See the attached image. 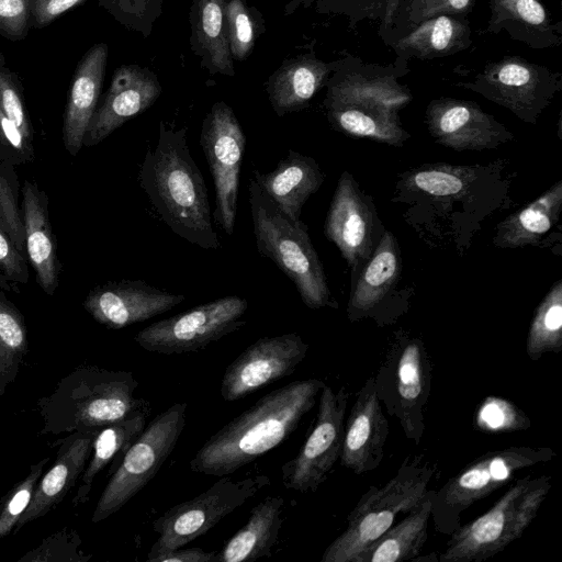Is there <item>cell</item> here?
Returning <instances> with one entry per match:
<instances>
[{"mask_svg": "<svg viewBox=\"0 0 562 562\" xmlns=\"http://www.w3.org/2000/svg\"><path fill=\"white\" fill-rule=\"evenodd\" d=\"M504 161L487 166L424 164L400 176L393 201L406 204L408 223L427 232L441 225L436 234L451 235L467 249L470 240L464 222L473 235L479 225L496 210L508 207L509 178Z\"/></svg>", "mask_w": 562, "mask_h": 562, "instance_id": "cell-1", "label": "cell"}, {"mask_svg": "<svg viewBox=\"0 0 562 562\" xmlns=\"http://www.w3.org/2000/svg\"><path fill=\"white\" fill-rule=\"evenodd\" d=\"M407 72V61L397 57L386 66L352 55L338 59L325 86L324 106L331 126L348 136L403 146L411 135L398 113L413 97L398 78Z\"/></svg>", "mask_w": 562, "mask_h": 562, "instance_id": "cell-2", "label": "cell"}, {"mask_svg": "<svg viewBox=\"0 0 562 562\" xmlns=\"http://www.w3.org/2000/svg\"><path fill=\"white\" fill-rule=\"evenodd\" d=\"M324 385L308 378L263 395L204 442L190 461V470L221 477L249 464L295 431Z\"/></svg>", "mask_w": 562, "mask_h": 562, "instance_id": "cell-3", "label": "cell"}, {"mask_svg": "<svg viewBox=\"0 0 562 562\" xmlns=\"http://www.w3.org/2000/svg\"><path fill=\"white\" fill-rule=\"evenodd\" d=\"M138 182L175 234L205 250L221 248L212 225L207 188L190 154L186 127L160 121L157 144L145 154Z\"/></svg>", "mask_w": 562, "mask_h": 562, "instance_id": "cell-4", "label": "cell"}, {"mask_svg": "<svg viewBox=\"0 0 562 562\" xmlns=\"http://www.w3.org/2000/svg\"><path fill=\"white\" fill-rule=\"evenodd\" d=\"M137 380L130 371L82 366L64 376L37 405L43 418L41 434L100 429L149 406L136 398Z\"/></svg>", "mask_w": 562, "mask_h": 562, "instance_id": "cell-5", "label": "cell"}, {"mask_svg": "<svg viewBox=\"0 0 562 562\" xmlns=\"http://www.w3.org/2000/svg\"><path fill=\"white\" fill-rule=\"evenodd\" d=\"M248 193L259 254L272 260L293 282L308 308H337L307 226L282 212L254 178L249 179Z\"/></svg>", "mask_w": 562, "mask_h": 562, "instance_id": "cell-6", "label": "cell"}, {"mask_svg": "<svg viewBox=\"0 0 562 562\" xmlns=\"http://www.w3.org/2000/svg\"><path fill=\"white\" fill-rule=\"evenodd\" d=\"M436 471L420 456L408 457L383 486L371 485L348 514L346 529L327 546L321 561L353 562L400 515L407 514L425 498Z\"/></svg>", "mask_w": 562, "mask_h": 562, "instance_id": "cell-7", "label": "cell"}, {"mask_svg": "<svg viewBox=\"0 0 562 562\" xmlns=\"http://www.w3.org/2000/svg\"><path fill=\"white\" fill-rule=\"evenodd\" d=\"M551 488V476H521L483 515L460 525L439 554V562H483L519 539Z\"/></svg>", "mask_w": 562, "mask_h": 562, "instance_id": "cell-8", "label": "cell"}, {"mask_svg": "<svg viewBox=\"0 0 562 562\" xmlns=\"http://www.w3.org/2000/svg\"><path fill=\"white\" fill-rule=\"evenodd\" d=\"M557 457L549 447L510 446L482 454L434 490L430 518L436 531L449 536L474 503L508 484L519 471Z\"/></svg>", "mask_w": 562, "mask_h": 562, "instance_id": "cell-9", "label": "cell"}, {"mask_svg": "<svg viewBox=\"0 0 562 562\" xmlns=\"http://www.w3.org/2000/svg\"><path fill=\"white\" fill-rule=\"evenodd\" d=\"M431 381L432 364L424 341L403 330L394 333L374 386L381 404L415 445L420 443L425 432Z\"/></svg>", "mask_w": 562, "mask_h": 562, "instance_id": "cell-10", "label": "cell"}, {"mask_svg": "<svg viewBox=\"0 0 562 562\" xmlns=\"http://www.w3.org/2000/svg\"><path fill=\"white\" fill-rule=\"evenodd\" d=\"M187 403H175L158 414L126 450L92 514L99 522L119 512L150 480L173 451L186 425Z\"/></svg>", "mask_w": 562, "mask_h": 562, "instance_id": "cell-11", "label": "cell"}, {"mask_svg": "<svg viewBox=\"0 0 562 562\" xmlns=\"http://www.w3.org/2000/svg\"><path fill=\"white\" fill-rule=\"evenodd\" d=\"M269 484L266 475L248 476L238 481L229 475L221 476L194 498L169 508L153 521V529L158 538L146 561L153 562L156 557L182 548L203 536Z\"/></svg>", "mask_w": 562, "mask_h": 562, "instance_id": "cell-12", "label": "cell"}, {"mask_svg": "<svg viewBox=\"0 0 562 562\" xmlns=\"http://www.w3.org/2000/svg\"><path fill=\"white\" fill-rule=\"evenodd\" d=\"M458 86L504 106L526 123L536 124L562 90V74L520 56H505L488 61L472 81Z\"/></svg>", "mask_w": 562, "mask_h": 562, "instance_id": "cell-13", "label": "cell"}, {"mask_svg": "<svg viewBox=\"0 0 562 562\" xmlns=\"http://www.w3.org/2000/svg\"><path fill=\"white\" fill-rule=\"evenodd\" d=\"M247 308L246 299L224 296L155 322L139 330L134 340L150 352H195L244 327Z\"/></svg>", "mask_w": 562, "mask_h": 562, "instance_id": "cell-14", "label": "cell"}, {"mask_svg": "<svg viewBox=\"0 0 562 562\" xmlns=\"http://www.w3.org/2000/svg\"><path fill=\"white\" fill-rule=\"evenodd\" d=\"M245 144V134L233 109L222 101L214 103L203 120L200 145L215 188L214 218L228 236L235 227Z\"/></svg>", "mask_w": 562, "mask_h": 562, "instance_id": "cell-15", "label": "cell"}, {"mask_svg": "<svg viewBox=\"0 0 562 562\" xmlns=\"http://www.w3.org/2000/svg\"><path fill=\"white\" fill-rule=\"evenodd\" d=\"M349 393L324 385L315 425L296 457L282 465V483L300 493L316 492L340 458Z\"/></svg>", "mask_w": 562, "mask_h": 562, "instance_id": "cell-16", "label": "cell"}, {"mask_svg": "<svg viewBox=\"0 0 562 562\" xmlns=\"http://www.w3.org/2000/svg\"><path fill=\"white\" fill-rule=\"evenodd\" d=\"M384 233L372 199L344 171L338 180L324 225L325 236L359 274Z\"/></svg>", "mask_w": 562, "mask_h": 562, "instance_id": "cell-17", "label": "cell"}, {"mask_svg": "<svg viewBox=\"0 0 562 562\" xmlns=\"http://www.w3.org/2000/svg\"><path fill=\"white\" fill-rule=\"evenodd\" d=\"M307 350L308 344L296 333L256 340L226 368L221 382L222 397L237 401L291 375Z\"/></svg>", "mask_w": 562, "mask_h": 562, "instance_id": "cell-18", "label": "cell"}, {"mask_svg": "<svg viewBox=\"0 0 562 562\" xmlns=\"http://www.w3.org/2000/svg\"><path fill=\"white\" fill-rule=\"evenodd\" d=\"M425 117L436 143L458 151L493 149L514 138L504 124L469 100L435 99Z\"/></svg>", "mask_w": 562, "mask_h": 562, "instance_id": "cell-19", "label": "cell"}, {"mask_svg": "<svg viewBox=\"0 0 562 562\" xmlns=\"http://www.w3.org/2000/svg\"><path fill=\"white\" fill-rule=\"evenodd\" d=\"M402 271L393 233L384 231L373 254L355 279L347 306L350 322L372 318L379 326L393 324L404 312L391 301Z\"/></svg>", "mask_w": 562, "mask_h": 562, "instance_id": "cell-20", "label": "cell"}, {"mask_svg": "<svg viewBox=\"0 0 562 562\" xmlns=\"http://www.w3.org/2000/svg\"><path fill=\"white\" fill-rule=\"evenodd\" d=\"M184 300V294L159 290L142 280H121L91 290L83 307L101 325L121 329L166 313Z\"/></svg>", "mask_w": 562, "mask_h": 562, "instance_id": "cell-21", "label": "cell"}, {"mask_svg": "<svg viewBox=\"0 0 562 562\" xmlns=\"http://www.w3.org/2000/svg\"><path fill=\"white\" fill-rule=\"evenodd\" d=\"M161 91L157 76L149 69L137 65L117 68L102 104L90 121L83 145L102 142L126 121L151 106Z\"/></svg>", "mask_w": 562, "mask_h": 562, "instance_id": "cell-22", "label": "cell"}, {"mask_svg": "<svg viewBox=\"0 0 562 562\" xmlns=\"http://www.w3.org/2000/svg\"><path fill=\"white\" fill-rule=\"evenodd\" d=\"M389 436V422L378 398L374 376H369L357 393L344 427L340 463L355 474L379 468Z\"/></svg>", "mask_w": 562, "mask_h": 562, "instance_id": "cell-23", "label": "cell"}, {"mask_svg": "<svg viewBox=\"0 0 562 562\" xmlns=\"http://www.w3.org/2000/svg\"><path fill=\"white\" fill-rule=\"evenodd\" d=\"M99 429L75 431L60 441L53 467L38 481L34 495L21 515L14 533L24 525L45 516L65 498L81 477Z\"/></svg>", "mask_w": 562, "mask_h": 562, "instance_id": "cell-24", "label": "cell"}, {"mask_svg": "<svg viewBox=\"0 0 562 562\" xmlns=\"http://www.w3.org/2000/svg\"><path fill=\"white\" fill-rule=\"evenodd\" d=\"M472 32L464 15H438L417 25L403 29V33L380 35L397 58L429 60L458 54L472 44Z\"/></svg>", "mask_w": 562, "mask_h": 562, "instance_id": "cell-25", "label": "cell"}, {"mask_svg": "<svg viewBox=\"0 0 562 562\" xmlns=\"http://www.w3.org/2000/svg\"><path fill=\"white\" fill-rule=\"evenodd\" d=\"M21 193L26 258L38 285L53 295L58 286L60 263L48 216V198L36 182L30 180L24 181Z\"/></svg>", "mask_w": 562, "mask_h": 562, "instance_id": "cell-26", "label": "cell"}, {"mask_svg": "<svg viewBox=\"0 0 562 562\" xmlns=\"http://www.w3.org/2000/svg\"><path fill=\"white\" fill-rule=\"evenodd\" d=\"M106 58V44H95L86 53L76 70L63 122L64 146L71 156H76L83 146L85 135L97 110Z\"/></svg>", "mask_w": 562, "mask_h": 562, "instance_id": "cell-27", "label": "cell"}, {"mask_svg": "<svg viewBox=\"0 0 562 562\" xmlns=\"http://www.w3.org/2000/svg\"><path fill=\"white\" fill-rule=\"evenodd\" d=\"M338 60L326 63L314 53L286 59L269 77L267 93L278 116L297 112L308 106L315 93L326 86Z\"/></svg>", "mask_w": 562, "mask_h": 562, "instance_id": "cell-28", "label": "cell"}, {"mask_svg": "<svg viewBox=\"0 0 562 562\" xmlns=\"http://www.w3.org/2000/svg\"><path fill=\"white\" fill-rule=\"evenodd\" d=\"M254 180L282 212L297 221L305 202L323 184L325 175L314 158L289 150L274 170L268 173L255 170Z\"/></svg>", "mask_w": 562, "mask_h": 562, "instance_id": "cell-29", "label": "cell"}, {"mask_svg": "<svg viewBox=\"0 0 562 562\" xmlns=\"http://www.w3.org/2000/svg\"><path fill=\"white\" fill-rule=\"evenodd\" d=\"M486 32L506 31L512 40L533 49L562 44V22H552L540 0H490Z\"/></svg>", "mask_w": 562, "mask_h": 562, "instance_id": "cell-30", "label": "cell"}, {"mask_svg": "<svg viewBox=\"0 0 562 562\" xmlns=\"http://www.w3.org/2000/svg\"><path fill=\"white\" fill-rule=\"evenodd\" d=\"M561 212L562 180H558L524 209L499 222L492 241L498 248L536 246L558 224Z\"/></svg>", "mask_w": 562, "mask_h": 562, "instance_id": "cell-31", "label": "cell"}, {"mask_svg": "<svg viewBox=\"0 0 562 562\" xmlns=\"http://www.w3.org/2000/svg\"><path fill=\"white\" fill-rule=\"evenodd\" d=\"M191 48L210 74L234 76L225 20V0H194L190 11Z\"/></svg>", "mask_w": 562, "mask_h": 562, "instance_id": "cell-32", "label": "cell"}, {"mask_svg": "<svg viewBox=\"0 0 562 562\" xmlns=\"http://www.w3.org/2000/svg\"><path fill=\"white\" fill-rule=\"evenodd\" d=\"M284 498L268 496L251 510L248 521L216 553V562H245L271 557L283 522Z\"/></svg>", "mask_w": 562, "mask_h": 562, "instance_id": "cell-33", "label": "cell"}, {"mask_svg": "<svg viewBox=\"0 0 562 562\" xmlns=\"http://www.w3.org/2000/svg\"><path fill=\"white\" fill-rule=\"evenodd\" d=\"M434 490L412 510L396 520L376 541L360 552L353 562H404L419 555L428 538Z\"/></svg>", "mask_w": 562, "mask_h": 562, "instance_id": "cell-34", "label": "cell"}, {"mask_svg": "<svg viewBox=\"0 0 562 562\" xmlns=\"http://www.w3.org/2000/svg\"><path fill=\"white\" fill-rule=\"evenodd\" d=\"M148 415L149 406H146L99 429L92 443L89 462L72 498L75 507L85 504L89 499L93 480L99 472L119 454H121V459L123 458L126 450L147 426Z\"/></svg>", "mask_w": 562, "mask_h": 562, "instance_id": "cell-35", "label": "cell"}, {"mask_svg": "<svg viewBox=\"0 0 562 562\" xmlns=\"http://www.w3.org/2000/svg\"><path fill=\"white\" fill-rule=\"evenodd\" d=\"M562 350V279H558L535 310L526 341L530 360Z\"/></svg>", "mask_w": 562, "mask_h": 562, "instance_id": "cell-36", "label": "cell"}, {"mask_svg": "<svg viewBox=\"0 0 562 562\" xmlns=\"http://www.w3.org/2000/svg\"><path fill=\"white\" fill-rule=\"evenodd\" d=\"M225 20L231 55L234 60H245L263 26L262 19L244 0H225Z\"/></svg>", "mask_w": 562, "mask_h": 562, "instance_id": "cell-37", "label": "cell"}, {"mask_svg": "<svg viewBox=\"0 0 562 562\" xmlns=\"http://www.w3.org/2000/svg\"><path fill=\"white\" fill-rule=\"evenodd\" d=\"M29 349L27 329L20 311L0 292V356L14 381Z\"/></svg>", "mask_w": 562, "mask_h": 562, "instance_id": "cell-38", "label": "cell"}, {"mask_svg": "<svg viewBox=\"0 0 562 562\" xmlns=\"http://www.w3.org/2000/svg\"><path fill=\"white\" fill-rule=\"evenodd\" d=\"M477 429L487 434H503L527 430L531 427L529 416L514 402L495 396H486L474 415Z\"/></svg>", "mask_w": 562, "mask_h": 562, "instance_id": "cell-39", "label": "cell"}, {"mask_svg": "<svg viewBox=\"0 0 562 562\" xmlns=\"http://www.w3.org/2000/svg\"><path fill=\"white\" fill-rule=\"evenodd\" d=\"M322 12H334L347 15L350 26L369 18L379 19L378 32L394 30L397 24L401 0H317Z\"/></svg>", "mask_w": 562, "mask_h": 562, "instance_id": "cell-40", "label": "cell"}, {"mask_svg": "<svg viewBox=\"0 0 562 562\" xmlns=\"http://www.w3.org/2000/svg\"><path fill=\"white\" fill-rule=\"evenodd\" d=\"M20 190L14 165L0 159V222L18 250L26 257Z\"/></svg>", "mask_w": 562, "mask_h": 562, "instance_id": "cell-41", "label": "cell"}, {"mask_svg": "<svg viewBox=\"0 0 562 562\" xmlns=\"http://www.w3.org/2000/svg\"><path fill=\"white\" fill-rule=\"evenodd\" d=\"M475 3L476 0H401L396 27L383 32L407 29L438 15L467 16Z\"/></svg>", "mask_w": 562, "mask_h": 562, "instance_id": "cell-42", "label": "cell"}, {"mask_svg": "<svg viewBox=\"0 0 562 562\" xmlns=\"http://www.w3.org/2000/svg\"><path fill=\"white\" fill-rule=\"evenodd\" d=\"M48 461L49 457L33 464L26 477L20 481L3 498L0 507V538H5L15 529L21 515L34 495L35 487Z\"/></svg>", "mask_w": 562, "mask_h": 562, "instance_id": "cell-43", "label": "cell"}, {"mask_svg": "<svg viewBox=\"0 0 562 562\" xmlns=\"http://www.w3.org/2000/svg\"><path fill=\"white\" fill-rule=\"evenodd\" d=\"M111 13L126 27L144 37L151 33L156 20L162 13V0H103Z\"/></svg>", "mask_w": 562, "mask_h": 562, "instance_id": "cell-44", "label": "cell"}, {"mask_svg": "<svg viewBox=\"0 0 562 562\" xmlns=\"http://www.w3.org/2000/svg\"><path fill=\"white\" fill-rule=\"evenodd\" d=\"M81 540L74 529H64L43 540L34 550L27 552L19 561H65L86 562V555L79 550Z\"/></svg>", "mask_w": 562, "mask_h": 562, "instance_id": "cell-45", "label": "cell"}, {"mask_svg": "<svg viewBox=\"0 0 562 562\" xmlns=\"http://www.w3.org/2000/svg\"><path fill=\"white\" fill-rule=\"evenodd\" d=\"M27 262L0 222V288L19 292L29 281Z\"/></svg>", "mask_w": 562, "mask_h": 562, "instance_id": "cell-46", "label": "cell"}, {"mask_svg": "<svg viewBox=\"0 0 562 562\" xmlns=\"http://www.w3.org/2000/svg\"><path fill=\"white\" fill-rule=\"evenodd\" d=\"M0 110L33 145L32 131L21 94L11 76L0 70Z\"/></svg>", "mask_w": 562, "mask_h": 562, "instance_id": "cell-47", "label": "cell"}, {"mask_svg": "<svg viewBox=\"0 0 562 562\" xmlns=\"http://www.w3.org/2000/svg\"><path fill=\"white\" fill-rule=\"evenodd\" d=\"M34 157L30 144L0 110V159L12 165L25 164Z\"/></svg>", "mask_w": 562, "mask_h": 562, "instance_id": "cell-48", "label": "cell"}, {"mask_svg": "<svg viewBox=\"0 0 562 562\" xmlns=\"http://www.w3.org/2000/svg\"><path fill=\"white\" fill-rule=\"evenodd\" d=\"M31 8L32 0H0V30L13 38L23 37Z\"/></svg>", "mask_w": 562, "mask_h": 562, "instance_id": "cell-49", "label": "cell"}, {"mask_svg": "<svg viewBox=\"0 0 562 562\" xmlns=\"http://www.w3.org/2000/svg\"><path fill=\"white\" fill-rule=\"evenodd\" d=\"M83 1L85 0H32L31 14L36 26L42 27Z\"/></svg>", "mask_w": 562, "mask_h": 562, "instance_id": "cell-50", "label": "cell"}, {"mask_svg": "<svg viewBox=\"0 0 562 562\" xmlns=\"http://www.w3.org/2000/svg\"><path fill=\"white\" fill-rule=\"evenodd\" d=\"M216 553L201 548H179L156 557L153 562H216Z\"/></svg>", "mask_w": 562, "mask_h": 562, "instance_id": "cell-51", "label": "cell"}, {"mask_svg": "<svg viewBox=\"0 0 562 562\" xmlns=\"http://www.w3.org/2000/svg\"><path fill=\"white\" fill-rule=\"evenodd\" d=\"M11 382H13V381H12V379L8 372V369L0 356V396L4 394L5 387Z\"/></svg>", "mask_w": 562, "mask_h": 562, "instance_id": "cell-52", "label": "cell"}, {"mask_svg": "<svg viewBox=\"0 0 562 562\" xmlns=\"http://www.w3.org/2000/svg\"><path fill=\"white\" fill-rule=\"evenodd\" d=\"M316 0H291L289 4H286L284 13L290 14L294 12L300 5L308 7Z\"/></svg>", "mask_w": 562, "mask_h": 562, "instance_id": "cell-53", "label": "cell"}, {"mask_svg": "<svg viewBox=\"0 0 562 562\" xmlns=\"http://www.w3.org/2000/svg\"><path fill=\"white\" fill-rule=\"evenodd\" d=\"M412 561H415V562H423V561H432V562H437L439 561V555H436L435 553H432V555H428V557H420V555H417L415 557Z\"/></svg>", "mask_w": 562, "mask_h": 562, "instance_id": "cell-54", "label": "cell"}]
</instances>
